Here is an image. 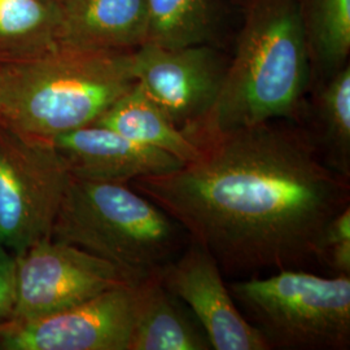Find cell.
Wrapping results in <instances>:
<instances>
[{"label":"cell","instance_id":"6da1fadb","mask_svg":"<svg viewBox=\"0 0 350 350\" xmlns=\"http://www.w3.org/2000/svg\"><path fill=\"white\" fill-rule=\"evenodd\" d=\"M200 156L133 186L167 213L226 274L304 269L325 224L349 205V178L313 135L274 121L200 143Z\"/></svg>","mask_w":350,"mask_h":350},{"label":"cell","instance_id":"7a4b0ae2","mask_svg":"<svg viewBox=\"0 0 350 350\" xmlns=\"http://www.w3.org/2000/svg\"><path fill=\"white\" fill-rule=\"evenodd\" d=\"M310 63L297 0H252L218 96L188 137L198 144L228 131L293 118L309 85Z\"/></svg>","mask_w":350,"mask_h":350},{"label":"cell","instance_id":"3957f363","mask_svg":"<svg viewBox=\"0 0 350 350\" xmlns=\"http://www.w3.org/2000/svg\"><path fill=\"white\" fill-rule=\"evenodd\" d=\"M133 51L57 42L36 56L0 63V124L47 140L95 124L137 83Z\"/></svg>","mask_w":350,"mask_h":350},{"label":"cell","instance_id":"277c9868","mask_svg":"<svg viewBox=\"0 0 350 350\" xmlns=\"http://www.w3.org/2000/svg\"><path fill=\"white\" fill-rule=\"evenodd\" d=\"M182 226L126 183L70 176L52 239L113 263L139 282L173 260Z\"/></svg>","mask_w":350,"mask_h":350},{"label":"cell","instance_id":"5b68a950","mask_svg":"<svg viewBox=\"0 0 350 350\" xmlns=\"http://www.w3.org/2000/svg\"><path fill=\"white\" fill-rule=\"evenodd\" d=\"M228 288L270 349L349 348L350 276L289 269Z\"/></svg>","mask_w":350,"mask_h":350},{"label":"cell","instance_id":"8992f818","mask_svg":"<svg viewBox=\"0 0 350 350\" xmlns=\"http://www.w3.org/2000/svg\"><path fill=\"white\" fill-rule=\"evenodd\" d=\"M69 182L51 140L0 124V245L16 256L52 238Z\"/></svg>","mask_w":350,"mask_h":350},{"label":"cell","instance_id":"52a82bcc","mask_svg":"<svg viewBox=\"0 0 350 350\" xmlns=\"http://www.w3.org/2000/svg\"><path fill=\"white\" fill-rule=\"evenodd\" d=\"M14 260L11 321L57 313L111 288L138 283L113 263L56 239L39 241Z\"/></svg>","mask_w":350,"mask_h":350},{"label":"cell","instance_id":"ba28073f","mask_svg":"<svg viewBox=\"0 0 350 350\" xmlns=\"http://www.w3.org/2000/svg\"><path fill=\"white\" fill-rule=\"evenodd\" d=\"M138 283L111 288L46 317L10 321L0 325V349L129 350Z\"/></svg>","mask_w":350,"mask_h":350},{"label":"cell","instance_id":"9c48e42d","mask_svg":"<svg viewBox=\"0 0 350 350\" xmlns=\"http://www.w3.org/2000/svg\"><path fill=\"white\" fill-rule=\"evenodd\" d=\"M227 65L211 44L182 49L142 44L133 51L137 83L186 134L212 109Z\"/></svg>","mask_w":350,"mask_h":350},{"label":"cell","instance_id":"30bf717a","mask_svg":"<svg viewBox=\"0 0 350 350\" xmlns=\"http://www.w3.org/2000/svg\"><path fill=\"white\" fill-rule=\"evenodd\" d=\"M163 286L195 315L214 350H269L261 332L241 313L215 258L192 241L159 270Z\"/></svg>","mask_w":350,"mask_h":350},{"label":"cell","instance_id":"8fae6325","mask_svg":"<svg viewBox=\"0 0 350 350\" xmlns=\"http://www.w3.org/2000/svg\"><path fill=\"white\" fill-rule=\"evenodd\" d=\"M51 142L70 176L78 179L127 183L142 176L170 173L185 165L167 152L96 124L64 133Z\"/></svg>","mask_w":350,"mask_h":350},{"label":"cell","instance_id":"7c38bea8","mask_svg":"<svg viewBox=\"0 0 350 350\" xmlns=\"http://www.w3.org/2000/svg\"><path fill=\"white\" fill-rule=\"evenodd\" d=\"M56 5L59 43L133 51L146 40V0H59Z\"/></svg>","mask_w":350,"mask_h":350},{"label":"cell","instance_id":"4fadbf2b","mask_svg":"<svg viewBox=\"0 0 350 350\" xmlns=\"http://www.w3.org/2000/svg\"><path fill=\"white\" fill-rule=\"evenodd\" d=\"M138 309L129 350H209L195 315L166 289L159 271L139 280Z\"/></svg>","mask_w":350,"mask_h":350},{"label":"cell","instance_id":"5bb4252c","mask_svg":"<svg viewBox=\"0 0 350 350\" xmlns=\"http://www.w3.org/2000/svg\"><path fill=\"white\" fill-rule=\"evenodd\" d=\"M95 124L140 144L167 152L182 163L195 161L200 156V146L175 125L138 83L103 113Z\"/></svg>","mask_w":350,"mask_h":350},{"label":"cell","instance_id":"9a60e30c","mask_svg":"<svg viewBox=\"0 0 350 350\" xmlns=\"http://www.w3.org/2000/svg\"><path fill=\"white\" fill-rule=\"evenodd\" d=\"M51 0H0V63L36 56L57 43Z\"/></svg>","mask_w":350,"mask_h":350},{"label":"cell","instance_id":"2e32d148","mask_svg":"<svg viewBox=\"0 0 350 350\" xmlns=\"http://www.w3.org/2000/svg\"><path fill=\"white\" fill-rule=\"evenodd\" d=\"M143 44L182 49L209 44L214 25L212 0H146Z\"/></svg>","mask_w":350,"mask_h":350},{"label":"cell","instance_id":"e0dca14e","mask_svg":"<svg viewBox=\"0 0 350 350\" xmlns=\"http://www.w3.org/2000/svg\"><path fill=\"white\" fill-rule=\"evenodd\" d=\"M310 60L329 73L350 52V0H297Z\"/></svg>","mask_w":350,"mask_h":350},{"label":"cell","instance_id":"ac0fdd59","mask_svg":"<svg viewBox=\"0 0 350 350\" xmlns=\"http://www.w3.org/2000/svg\"><path fill=\"white\" fill-rule=\"evenodd\" d=\"M319 138L315 143L325 163L350 178V68L347 64L329 77L318 98Z\"/></svg>","mask_w":350,"mask_h":350},{"label":"cell","instance_id":"d6986e66","mask_svg":"<svg viewBox=\"0 0 350 350\" xmlns=\"http://www.w3.org/2000/svg\"><path fill=\"white\" fill-rule=\"evenodd\" d=\"M315 260L336 275L350 276V206H345L325 224L318 243Z\"/></svg>","mask_w":350,"mask_h":350},{"label":"cell","instance_id":"ffe728a7","mask_svg":"<svg viewBox=\"0 0 350 350\" xmlns=\"http://www.w3.org/2000/svg\"><path fill=\"white\" fill-rule=\"evenodd\" d=\"M16 260L8 250L0 245V325L12 318L14 308Z\"/></svg>","mask_w":350,"mask_h":350},{"label":"cell","instance_id":"44dd1931","mask_svg":"<svg viewBox=\"0 0 350 350\" xmlns=\"http://www.w3.org/2000/svg\"><path fill=\"white\" fill-rule=\"evenodd\" d=\"M51 1H53V3H56V1H59V0H51Z\"/></svg>","mask_w":350,"mask_h":350}]
</instances>
